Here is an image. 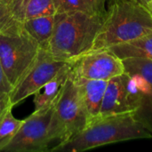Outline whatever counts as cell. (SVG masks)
I'll return each mask as SVG.
<instances>
[{
    "mask_svg": "<svg viewBox=\"0 0 152 152\" xmlns=\"http://www.w3.org/2000/svg\"><path fill=\"white\" fill-rule=\"evenodd\" d=\"M151 138V132L135 117V111H132L98 117L79 134L57 143L50 151L80 152L123 141Z\"/></svg>",
    "mask_w": 152,
    "mask_h": 152,
    "instance_id": "cell-1",
    "label": "cell"
},
{
    "mask_svg": "<svg viewBox=\"0 0 152 152\" xmlns=\"http://www.w3.org/2000/svg\"><path fill=\"white\" fill-rule=\"evenodd\" d=\"M105 20L106 17L79 11L56 12L53 33L46 49L57 61H73L91 50Z\"/></svg>",
    "mask_w": 152,
    "mask_h": 152,
    "instance_id": "cell-2",
    "label": "cell"
},
{
    "mask_svg": "<svg viewBox=\"0 0 152 152\" xmlns=\"http://www.w3.org/2000/svg\"><path fill=\"white\" fill-rule=\"evenodd\" d=\"M152 33L151 12L137 1L118 0L100 28L90 51L134 41Z\"/></svg>",
    "mask_w": 152,
    "mask_h": 152,
    "instance_id": "cell-3",
    "label": "cell"
},
{
    "mask_svg": "<svg viewBox=\"0 0 152 152\" xmlns=\"http://www.w3.org/2000/svg\"><path fill=\"white\" fill-rule=\"evenodd\" d=\"M39 49L38 43L19 21L0 32V63L12 87L34 62Z\"/></svg>",
    "mask_w": 152,
    "mask_h": 152,
    "instance_id": "cell-4",
    "label": "cell"
},
{
    "mask_svg": "<svg viewBox=\"0 0 152 152\" xmlns=\"http://www.w3.org/2000/svg\"><path fill=\"white\" fill-rule=\"evenodd\" d=\"M88 124V117L78 87L69 76L64 88L53 105L50 132L53 142H64L79 134Z\"/></svg>",
    "mask_w": 152,
    "mask_h": 152,
    "instance_id": "cell-5",
    "label": "cell"
},
{
    "mask_svg": "<svg viewBox=\"0 0 152 152\" xmlns=\"http://www.w3.org/2000/svg\"><path fill=\"white\" fill-rule=\"evenodd\" d=\"M53 106L43 110H34L23 123L12 141L4 149V152L50 151L53 142L50 132Z\"/></svg>",
    "mask_w": 152,
    "mask_h": 152,
    "instance_id": "cell-6",
    "label": "cell"
},
{
    "mask_svg": "<svg viewBox=\"0 0 152 152\" xmlns=\"http://www.w3.org/2000/svg\"><path fill=\"white\" fill-rule=\"evenodd\" d=\"M66 63L55 60L47 49L40 48L34 62L9 93L13 107L42 89Z\"/></svg>",
    "mask_w": 152,
    "mask_h": 152,
    "instance_id": "cell-7",
    "label": "cell"
},
{
    "mask_svg": "<svg viewBox=\"0 0 152 152\" xmlns=\"http://www.w3.org/2000/svg\"><path fill=\"white\" fill-rule=\"evenodd\" d=\"M124 72L122 60L109 49L88 51L70 61V74L74 77L108 81Z\"/></svg>",
    "mask_w": 152,
    "mask_h": 152,
    "instance_id": "cell-8",
    "label": "cell"
},
{
    "mask_svg": "<svg viewBox=\"0 0 152 152\" xmlns=\"http://www.w3.org/2000/svg\"><path fill=\"white\" fill-rule=\"evenodd\" d=\"M141 98L131 77L124 72L108 80L98 117L137 111Z\"/></svg>",
    "mask_w": 152,
    "mask_h": 152,
    "instance_id": "cell-9",
    "label": "cell"
},
{
    "mask_svg": "<svg viewBox=\"0 0 152 152\" xmlns=\"http://www.w3.org/2000/svg\"><path fill=\"white\" fill-rule=\"evenodd\" d=\"M122 61L125 72L133 79L141 98L135 117L152 133V60L126 58Z\"/></svg>",
    "mask_w": 152,
    "mask_h": 152,
    "instance_id": "cell-10",
    "label": "cell"
},
{
    "mask_svg": "<svg viewBox=\"0 0 152 152\" xmlns=\"http://www.w3.org/2000/svg\"><path fill=\"white\" fill-rule=\"evenodd\" d=\"M71 76V74H70ZM78 87L81 100L88 117V123L98 118L106 90V80H94L71 76Z\"/></svg>",
    "mask_w": 152,
    "mask_h": 152,
    "instance_id": "cell-11",
    "label": "cell"
},
{
    "mask_svg": "<svg viewBox=\"0 0 152 152\" xmlns=\"http://www.w3.org/2000/svg\"><path fill=\"white\" fill-rule=\"evenodd\" d=\"M69 73L70 62H68L49 82L43 86L42 89L34 94L35 110H43L54 104L64 88Z\"/></svg>",
    "mask_w": 152,
    "mask_h": 152,
    "instance_id": "cell-12",
    "label": "cell"
},
{
    "mask_svg": "<svg viewBox=\"0 0 152 152\" xmlns=\"http://www.w3.org/2000/svg\"><path fill=\"white\" fill-rule=\"evenodd\" d=\"M57 12L79 11L91 15L108 17L118 0H53Z\"/></svg>",
    "mask_w": 152,
    "mask_h": 152,
    "instance_id": "cell-13",
    "label": "cell"
},
{
    "mask_svg": "<svg viewBox=\"0 0 152 152\" xmlns=\"http://www.w3.org/2000/svg\"><path fill=\"white\" fill-rule=\"evenodd\" d=\"M20 23L24 29L38 43L40 48H47L53 33L55 14L27 19Z\"/></svg>",
    "mask_w": 152,
    "mask_h": 152,
    "instance_id": "cell-14",
    "label": "cell"
},
{
    "mask_svg": "<svg viewBox=\"0 0 152 152\" xmlns=\"http://www.w3.org/2000/svg\"><path fill=\"white\" fill-rule=\"evenodd\" d=\"M109 50L121 60L126 58L152 60V33L134 41L111 46Z\"/></svg>",
    "mask_w": 152,
    "mask_h": 152,
    "instance_id": "cell-15",
    "label": "cell"
},
{
    "mask_svg": "<svg viewBox=\"0 0 152 152\" xmlns=\"http://www.w3.org/2000/svg\"><path fill=\"white\" fill-rule=\"evenodd\" d=\"M56 12L53 0H17L14 15L16 20L21 22L27 19Z\"/></svg>",
    "mask_w": 152,
    "mask_h": 152,
    "instance_id": "cell-16",
    "label": "cell"
},
{
    "mask_svg": "<svg viewBox=\"0 0 152 152\" xmlns=\"http://www.w3.org/2000/svg\"><path fill=\"white\" fill-rule=\"evenodd\" d=\"M22 123L23 120L16 118L12 115V110L5 114L0 121V151H3L4 149L12 141Z\"/></svg>",
    "mask_w": 152,
    "mask_h": 152,
    "instance_id": "cell-17",
    "label": "cell"
},
{
    "mask_svg": "<svg viewBox=\"0 0 152 152\" xmlns=\"http://www.w3.org/2000/svg\"><path fill=\"white\" fill-rule=\"evenodd\" d=\"M17 0H0V32L18 22L15 19Z\"/></svg>",
    "mask_w": 152,
    "mask_h": 152,
    "instance_id": "cell-18",
    "label": "cell"
},
{
    "mask_svg": "<svg viewBox=\"0 0 152 152\" xmlns=\"http://www.w3.org/2000/svg\"><path fill=\"white\" fill-rule=\"evenodd\" d=\"M13 105L10 101L9 93H1L0 94V121L5 116V114L12 110Z\"/></svg>",
    "mask_w": 152,
    "mask_h": 152,
    "instance_id": "cell-19",
    "label": "cell"
},
{
    "mask_svg": "<svg viewBox=\"0 0 152 152\" xmlns=\"http://www.w3.org/2000/svg\"><path fill=\"white\" fill-rule=\"evenodd\" d=\"M12 89V86L7 80V77L4 72L2 65L0 63V94L1 93H10Z\"/></svg>",
    "mask_w": 152,
    "mask_h": 152,
    "instance_id": "cell-20",
    "label": "cell"
},
{
    "mask_svg": "<svg viewBox=\"0 0 152 152\" xmlns=\"http://www.w3.org/2000/svg\"><path fill=\"white\" fill-rule=\"evenodd\" d=\"M149 12H151V16H152V0L150 1V4H149Z\"/></svg>",
    "mask_w": 152,
    "mask_h": 152,
    "instance_id": "cell-21",
    "label": "cell"
},
{
    "mask_svg": "<svg viewBox=\"0 0 152 152\" xmlns=\"http://www.w3.org/2000/svg\"><path fill=\"white\" fill-rule=\"evenodd\" d=\"M119 1H136V0H119Z\"/></svg>",
    "mask_w": 152,
    "mask_h": 152,
    "instance_id": "cell-22",
    "label": "cell"
}]
</instances>
